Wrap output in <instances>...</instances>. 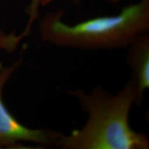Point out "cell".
<instances>
[{"instance_id": "cell-1", "label": "cell", "mask_w": 149, "mask_h": 149, "mask_svg": "<svg viewBox=\"0 0 149 149\" xmlns=\"http://www.w3.org/2000/svg\"><path fill=\"white\" fill-rule=\"evenodd\" d=\"M88 120L80 129L69 135L59 134L55 146L61 149H148L146 134L136 131L129 122L130 112L137 102L135 82L130 79L113 95L102 86L87 93L69 91Z\"/></svg>"}, {"instance_id": "cell-2", "label": "cell", "mask_w": 149, "mask_h": 149, "mask_svg": "<svg viewBox=\"0 0 149 149\" xmlns=\"http://www.w3.org/2000/svg\"><path fill=\"white\" fill-rule=\"evenodd\" d=\"M61 9L50 11L39 24L41 40L79 50L126 48L136 37L149 31V0H139L113 15L96 17L73 24L63 19Z\"/></svg>"}, {"instance_id": "cell-3", "label": "cell", "mask_w": 149, "mask_h": 149, "mask_svg": "<svg viewBox=\"0 0 149 149\" xmlns=\"http://www.w3.org/2000/svg\"><path fill=\"white\" fill-rule=\"evenodd\" d=\"M22 63V58L10 66H4L0 62V148H15L22 145V142H31L42 148L55 146L60 133L24 126L8 111L3 102V88Z\"/></svg>"}, {"instance_id": "cell-4", "label": "cell", "mask_w": 149, "mask_h": 149, "mask_svg": "<svg viewBox=\"0 0 149 149\" xmlns=\"http://www.w3.org/2000/svg\"><path fill=\"white\" fill-rule=\"evenodd\" d=\"M126 61L133 72L137 92L136 104H141L145 91L149 88V34L136 37L126 48Z\"/></svg>"}, {"instance_id": "cell-5", "label": "cell", "mask_w": 149, "mask_h": 149, "mask_svg": "<svg viewBox=\"0 0 149 149\" xmlns=\"http://www.w3.org/2000/svg\"><path fill=\"white\" fill-rule=\"evenodd\" d=\"M26 36L23 33L16 34L15 32L6 33L0 29V51H5L8 53L14 52L19 45L22 40Z\"/></svg>"}, {"instance_id": "cell-6", "label": "cell", "mask_w": 149, "mask_h": 149, "mask_svg": "<svg viewBox=\"0 0 149 149\" xmlns=\"http://www.w3.org/2000/svg\"><path fill=\"white\" fill-rule=\"evenodd\" d=\"M40 5L39 3V0H31L29 8L27 10V14L29 15V20L26 24V26L24 29L27 31H31L32 29V26L35 20L38 18L39 16V8Z\"/></svg>"}, {"instance_id": "cell-7", "label": "cell", "mask_w": 149, "mask_h": 149, "mask_svg": "<svg viewBox=\"0 0 149 149\" xmlns=\"http://www.w3.org/2000/svg\"><path fill=\"white\" fill-rule=\"evenodd\" d=\"M53 1L54 0H39V3H40V6H46ZM105 1L111 3H117L120 2L122 0H105Z\"/></svg>"}]
</instances>
